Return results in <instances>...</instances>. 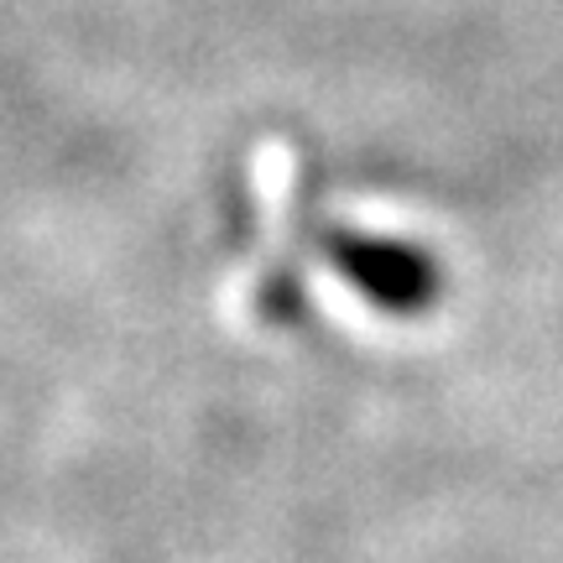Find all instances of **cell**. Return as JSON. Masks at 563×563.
Returning <instances> with one entry per match:
<instances>
[{
	"label": "cell",
	"mask_w": 563,
	"mask_h": 563,
	"mask_svg": "<svg viewBox=\"0 0 563 563\" xmlns=\"http://www.w3.org/2000/svg\"><path fill=\"white\" fill-rule=\"evenodd\" d=\"M323 262L340 272L371 308L418 319L443 298V262L418 241L376 230H323Z\"/></svg>",
	"instance_id": "obj_1"
}]
</instances>
